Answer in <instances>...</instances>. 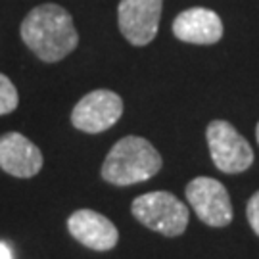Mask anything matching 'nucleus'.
Segmentation results:
<instances>
[{
	"mask_svg": "<svg viewBox=\"0 0 259 259\" xmlns=\"http://www.w3.org/2000/svg\"><path fill=\"white\" fill-rule=\"evenodd\" d=\"M21 38L42 62L54 64L71 54L79 45V35L69 12L58 4H40L21 21Z\"/></svg>",
	"mask_w": 259,
	"mask_h": 259,
	"instance_id": "1",
	"label": "nucleus"
},
{
	"mask_svg": "<svg viewBox=\"0 0 259 259\" xmlns=\"http://www.w3.org/2000/svg\"><path fill=\"white\" fill-rule=\"evenodd\" d=\"M161 156L142 137H123L111 146L102 165V179L115 186L137 185L159 173Z\"/></svg>",
	"mask_w": 259,
	"mask_h": 259,
	"instance_id": "2",
	"label": "nucleus"
},
{
	"mask_svg": "<svg viewBox=\"0 0 259 259\" xmlns=\"http://www.w3.org/2000/svg\"><path fill=\"white\" fill-rule=\"evenodd\" d=\"M135 219L163 236H181L188 227L190 211L175 194L167 190H154L135 198L131 204Z\"/></svg>",
	"mask_w": 259,
	"mask_h": 259,
	"instance_id": "3",
	"label": "nucleus"
},
{
	"mask_svg": "<svg viewBox=\"0 0 259 259\" xmlns=\"http://www.w3.org/2000/svg\"><path fill=\"white\" fill-rule=\"evenodd\" d=\"M205 139L213 163L223 173L236 175L250 169L253 163V150L250 142L229 121H211L205 129Z\"/></svg>",
	"mask_w": 259,
	"mask_h": 259,
	"instance_id": "4",
	"label": "nucleus"
},
{
	"mask_svg": "<svg viewBox=\"0 0 259 259\" xmlns=\"http://www.w3.org/2000/svg\"><path fill=\"white\" fill-rule=\"evenodd\" d=\"M186 200L200 221L209 227H227L232 221L231 196L223 183L211 177H196L186 185Z\"/></svg>",
	"mask_w": 259,
	"mask_h": 259,
	"instance_id": "5",
	"label": "nucleus"
},
{
	"mask_svg": "<svg viewBox=\"0 0 259 259\" xmlns=\"http://www.w3.org/2000/svg\"><path fill=\"white\" fill-rule=\"evenodd\" d=\"M121 113H123V100L119 94L100 89L84 94L75 104L71 111V123L75 129L96 135L113 127L119 121Z\"/></svg>",
	"mask_w": 259,
	"mask_h": 259,
	"instance_id": "6",
	"label": "nucleus"
},
{
	"mask_svg": "<svg viewBox=\"0 0 259 259\" xmlns=\"http://www.w3.org/2000/svg\"><path fill=\"white\" fill-rule=\"evenodd\" d=\"M163 0H121L117 8L121 35L133 47H146L157 35Z\"/></svg>",
	"mask_w": 259,
	"mask_h": 259,
	"instance_id": "7",
	"label": "nucleus"
},
{
	"mask_svg": "<svg viewBox=\"0 0 259 259\" xmlns=\"http://www.w3.org/2000/svg\"><path fill=\"white\" fill-rule=\"evenodd\" d=\"M67 231L77 242L96 251H108L117 246L119 232L117 227L93 209H79L67 219Z\"/></svg>",
	"mask_w": 259,
	"mask_h": 259,
	"instance_id": "8",
	"label": "nucleus"
},
{
	"mask_svg": "<svg viewBox=\"0 0 259 259\" xmlns=\"http://www.w3.org/2000/svg\"><path fill=\"white\" fill-rule=\"evenodd\" d=\"M0 167L14 177L31 179L42 169V154L21 133L0 137Z\"/></svg>",
	"mask_w": 259,
	"mask_h": 259,
	"instance_id": "9",
	"label": "nucleus"
},
{
	"mask_svg": "<svg viewBox=\"0 0 259 259\" xmlns=\"http://www.w3.org/2000/svg\"><path fill=\"white\" fill-rule=\"evenodd\" d=\"M223 21L209 8H188L173 21V35L190 45H215L223 38Z\"/></svg>",
	"mask_w": 259,
	"mask_h": 259,
	"instance_id": "10",
	"label": "nucleus"
},
{
	"mask_svg": "<svg viewBox=\"0 0 259 259\" xmlns=\"http://www.w3.org/2000/svg\"><path fill=\"white\" fill-rule=\"evenodd\" d=\"M19 96L14 83L4 73H0V115H6L18 108Z\"/></svg>",
	"mask_w": 259,
	"mask_h": 259,
	"instance_id": "11",
	"label": "nucleus"
},
{
	"mask_svg": "<svg viewBox=\"0 0 259 259\" xmlns=\"http://www.w3.org/2000/svg\"><path fill=\"white\" fill-rule=\"evenodd\" d=\"M246 217H248V223H250V227L253 229V232L259 236V190L248 200Z\"/></svg>",
	"mask_w": 259,
	"mask_h": 259,
	"instance_id": "12",
	"label": "nucleus"
},
{
	"mask_svg": "<svg viewBox=\"0 0 259 259\" xmlns=\"http://www.w3.org/2000/svg\"><path fill=\"white\" fill-rule=\"evenodd\" d=\"M0 259H14L12 257V250H10L4 242H0Z\"/></svg>",
	"mask_w": 259,
	"mask_h": 259,
	"instance_id": "13",
	"label": "nucleus"
},
{
	"mask_svg": "<svg viewBox=\"0 0 259 259\" xmlns=\"http://www.w3.org/2000/svg\"><path fill=\"white\" fill-rule=\"evenodd\" d=\"M255 137H257V142H259V123H257V129H255Z\"/></svg>",
	"mask_w": 259,
	"mask_h": 259,
	"instance_id": "14",
	"label": "nucleus"
}]
</instances>
